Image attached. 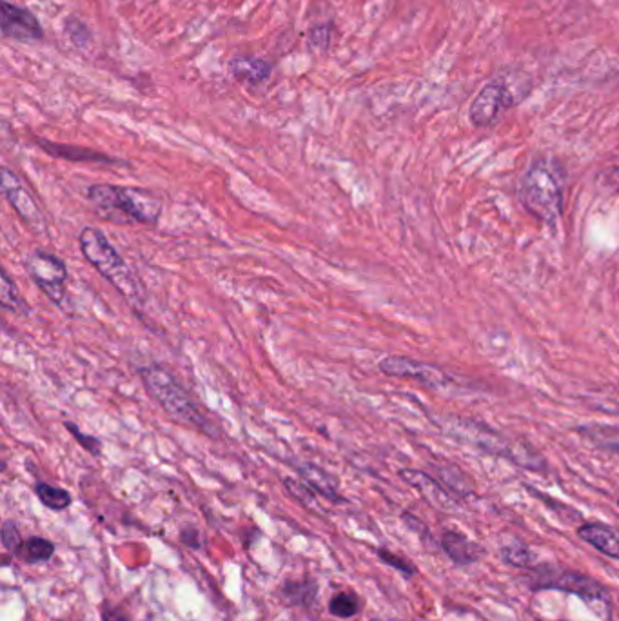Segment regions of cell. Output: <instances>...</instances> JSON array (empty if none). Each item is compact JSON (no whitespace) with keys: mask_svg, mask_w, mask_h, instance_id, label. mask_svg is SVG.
<instances>
[{"mask_svg":"<svg viewBox=\"0 0 619 621\" xmlns=\"http://www.w3.org/2000/svg\"><path fill=\"white\" fill-rule=\"evenodd\" d=\"M298 474H300L302 482L307 483L316 494H320L325 500H329V502H342L344 500L340 494V489H338V480L333 474L327 473L324 467L305 462L298 467Z\"/></svg>","mask_w":619,"mask_h":621,"instance_id":"obj_14","label":"cell"},{"mask_svg":"<svg viewBox=\"0 0 619 621\" xmlns=\"http://www.w3.org/2000/svg\"><path fill=\"white\" fill-rule=\"evenodd\" d=\"M140 376L148 395L178 424L195 427L209 436H217L206 414L198 409L186 389L178 384L175 376L160 365H148L140 369Z\"/></svg>","mask_w":619,"mask_h":621,"instance_id":"obj_4","label":"cell"},{"mask_svg":"<svg viewBox=\"0 0 619 621\" xmlns=\"http://www.w3.org/2000/svg\"><path fill=\"white\" fill-rule=\"evenodd\" d=\"M285 489L289 491V494L296 498L298 502L305 505L307 509L311 511H318V500H316V493L302 480H293V478H285Z\"/></svg>","mask_w":619,"mask_h":621,"instance_id":"obj_25","label":"cell"},{"mask_svg":"<svg viewBox=\"0 0 619 621\" xmlns=\"http://www.w3.org/2000/svg\"><path fill=\"white\" fill-rule=\"evenodd\" d=\"M229 69L231 73L235 75L236 79L247 82L251 86H260L264 84L271 73H273V66L271 62H267L266 59H260V57H253V55H240L229 62Z\"/></svg>","mask_w":619,"mask_h":621,"instance_id":"obj_17","label":"cell"},{"mask_svg":"<svg viewBox=\"0 0 619 621\" xmlns=\"http://www.w3.org/2000/svg\"><path fill=\"white\" fill-rule=\"evenodd\" d=\"M607 182L612 184V188L619 191V168L610 169L609 173H607Z\"/></svg>","mask_w":619,"mask_h":621,"instance_id":"obj_33","label":"cell"},{"mask_svg":"<svg viewBox=\"0 0 619 621\" xmlns=\"http://www.w3.org/2000/svg\"><path fill=\"white\" fill-rule=\"evenodd\" d=\"M26 271L35 282V286L39 287L55 306H64L68 267L59 257L39 249L31 253L26 260Z\"/></svg>","mask_w":619,"mask_h":621,"instance_id":"obj_7","label":"cell"},{"mask_svg":"<svg viewBox=\"0 0 619 621\" xmlns=\"http://www.w3.org/2000/svg\"><path fill=\"white\" fill-rule=\"evenodd\" d=\"M360 607H362V602L353 592L335 594L329 602V612L336 618H342V620L356 616L360 612Z\"/></svg>","mask_w":619,"mask_h":621,"instance_id":"obj_23","label":"cell"},{"mask_svg":"<svg viewBox=\"0 0 619 621\" xmlns=\"http://www.w3.org/2000/svg\"><path fill=\"white\" fill-rule=\"evenodd\" d=\"M0 188H2V195L15 209L20 220L30 227L33 233H44V218H42L35 198L31 197L26 188L20 184L19 177L8 168H2Z\"/></svg>","mask_w":619,"mask_h":621,"instance_id":"obj_10","label":"cell"},{"mask_svg":"<svg viewBox=\"0 0 619 621\" xmlns=\"http://www.w3.org/2000/svg\"><path fill=\"white\" fill-rule=\"evenodd\" d=\"M378 556H380V560L382 562L387 563L389 567H393L396 571L403 572V574H407V576H413L416 569L413 567V563L407 562L405 558L402 556H398V554H394V552L387 551V549H378Z\"/></svg>","mask_w":619,"mask_h":621,"instance_id":"obj_30","label":"cell"},{"mask_svg":"<svg viewBox=\"0 0 619 621\" xmlns=\"http://www.w3.org/2000/svg\"><path fill=\"white\" fill-rule=\"evenodd\" d=\"M576 433L585 436L596 447H600L607 453L618 454L619 456V427L616 425L589 424L580 425Z\"/></svg>","mask_w":619,"mask_h":621,"instance_id":"obj_18","label":"cell"},{"mask_svg":"<svg viewBox=\"0 0 619 621\" xmlns=\"http://www.w3.org/2000/svg\"><path fill=\"white\" fill-rule=\"evenodd\" d=\"M443 551L451 558L456 565H471L478 560H482V547L476 542L469 540L463 533L458 531H445L442 534Z\"/></svg>","mask_w":619,"mask_h":621,"instance_id":"obj_16","label":"cell"},{"mask_svg":"<svg viewBox=\"0 0 619 621\" xmlns=\"http://www.w3.org/2000/svg\"><path fill=\"white\" fill-rule=\"evenodd\" d=\"M514 104V95L502 80L489 82L472 100L471 122L476 128H487L500 119L503 111Z\"/></svg>","mask_w":619,"mask_h":621,"instance_id":"obj_9","label":"cell"},{"mask_svg":"<svg viewBox=\"0 0 619 621\" xmlns=\"http://www.w3.org/2000/svg\"><path fill=\"white\" fill-rule=\"evenodd\" d=\"M20 545H22V538H20L19 527L15 525V522L6 520L2 525V547L8 552L17 554Z\"/></svg>","mask_w":619,"mask_h":621,"instance_id":"obj_29","label":"cell"},{"mask_svg":"<svg viewBox=\"0 0 619 621\" xmlns=\"http://www.w3.org/2000/svg\"><path fill=\"white\" fill-rule=\"evenodd\" d=\"M100 614H102V620L104 621H128L122 612L115 609V607H108V605L100 611Z\"/></svg>","mask_w":619,"mask_h":621,"instance_id":"obj_32","label":"cell"},{"mask_svg":"<svg viewBox=\"0 0 619 621\" xmlns=\"http://www.w3.org/2000/svg\"><path fill=\"white\" fill-rule=\"evenodd\" d=\"M581 540L596 547L605 556L619 560V531L605 523H583L578 529Z\"/></svg>","mask_w":619,"mask_h":621,"instance_id":"obj_13","label":"cell"},{"mask_svg":"<svg viewBox=\"0 0 619 621\" xmlns=\"http://www.w3.org/2000/svg\"><path fill=\"white\" fill-rule=\"evenodd\" d=\"M79 244L84 258L108 280L111 286L117 287L120 295L124 296L129 304L135 307L144 304L146 291L140 280L100 229L84 227L80 231Z\"/></svg>","mask_w":619,"mask_h":621,"instance_id":"obj_3","label":"cell"},{"mask_svg":"<svg viewBox=\"0 0 619 621\" xmlns=\"http://www.w3.org/2000/svg\"><path fill=\"white\" fill-rule=\"evenodd\" d=\"M37 144L50 157L62 158V160H68V162H97V164H115L117 162L115 158L99 153L95 149L69 146V144H57V142L46 140V138H37Z\"/></svg>","mask_w":619,"mask_h":621,"instance_id":"obj_15","label":"cell"},{"mask_svg":"<svg viewBox=\"0 0 619 621\" xmlns=\"http://www.w3.org/2000/svg\"><path fill=\"white\" fill-rule=\"evenodd\" d=\"M400 478L407 485H411L414 491H418L423 500L431 503L436 509L454 511L458 507L456 496L438 478H434L431 474L423 473V471H418V469H403V471H400Z\"/></svg>","mask_w":619,"mask_h":621,"instance_id":"obj_12","label":"cell"},{"mask_svg":"<svg viewBox=\"0 0 619 621\" xmlns=\"http://www.w3.org/2000/svg\"><path fill=\"white\" fill-rule=\"evenodd\" d=\"M304 592H307V583H285L284 594L291 603H307V596H304ZM307 594H315V591L307 592Z\"/></svg>","mask_w":619,"mask_h":621,"instance_id":"obj_31","label":"cell"},{"mask_svg":"<svg viewBox=\"0 0 619 621\" xmlns=\"http://www.w3.org/2000/svg\"><path fill=\"white\" fill-rule=\"evenodd\" d=\"M0 30L6 39L19 40V42H33L44 39V31L40 28V22L30 10L10 4L8 0H2L0 4Z\"/></svg>","mask_w":619,"mask_h":621,"instance_id":"obj_11","label":"cell"},{"mask_svg":"<svg viewBox=\"0 0 619 621\" xmlns=\"http://www.w3.org/2000/svg\"><path fill=\"white\" fill-rule=\"evenodd\" d=\"M373 621H378V620H373Z\"/></svg>","mask_w":619,"mask_h":621,"instance_id":"obj_34","label":"cell"},{"mask_svg":"<svg viewBox=\"0 0 619 621\" xmlns=\"http://www.w3.org/2000/svg\"><path fill=\"white\" fill-rule=\"evenodd\" d=\"M436 474H438V480H440L454 496L465 498V496L472 494L474 483L469 480V476L463 473L460 467L449 464L438 465V467H436Z\"/></svg>","mask_w":619,"mask_h":621,"instance_id":"obj_19","label":"cell"},{"mask_svg":"<svg viewBox=\"0 0 619 621\" xmlns=\"http://www.w3.org/2000/svg\"><path fill=\"white\" fill-rule=\"evenodd\" d=\"M333 26L331 24H318L309 31V44L315 51H325L331 46Z\"/></svg>","mask_w":619,"mask_h":621,"instance_id":"obj_27","label":"cell"},{"mask_svg":"<svg viewBox=\"0 0 619 621\" xmlns=\"http://www.w3.org/2000/svg\"><path fill=\"white\" fill-rule=\"evenodd\" d=\"M502 560L512 567H521V569H532L536 565V554L521 545V543H512L502 549Z\"/></svg>","mask_w":619,"mask_h":621,"instance_id":"obj_24","label":"cell"},{"mask_svg":"<svg viewBox=\"0 0 619 621\" xmlns=\"http://www.w3.org/2000/svg\"><path fill=\"white\" fill-rule=\"evenodd\" d=\"M66 429L75 436V440L79 442L80 447L86 449L89 454H93V456H100L102 454V442H100L99 438H95L91 434L82 433L79 425L73 424V422H66Z\"/></svg>","mask_w":619,"mask_h":621,"instance_id":"obj_26","label":"cell"},{"mask_svg":"<svg viewBox=\"0 0 619 621\" xmlns=\"http://www.w3.org/2000/svg\"><path fill=\"white\" fill-rule=\"evenodd\" d=\"M438 424L442 425L445 433L482 449L483 453L511 460L512 464L520 465L529 471H541L545 467V460L532 445L498 433L489 425L480 424L469 418H460V416L458 418L443 416L442 420H438Z\"/></svg>","mask_w":619,"mask_h":621,"instance_id":"obj_2","label":"cell"},{"mask_svg":"<svg viewBox=\"0 0 619 621\" xmlns=\"http://www.w3.org/2000/svg\"><path fill=\"white\" fill-rule=\"evenodd\" d=\"M35 494H37L40 503L44 507H48L50 511H64L73 502L71 494L66 489L55 487V485L46 482H39L35 485Z\"/></svg>","mask_w":619,"mask_h":621,"instance_id":"obj_22","label":"cell"},{"mask_svg":"<svg viewBox=\"0 0 619 621\" xmlns=\"http://www.w3.org/2000/svg\"><path fill=\"white\" fill-rule=\"evenodd\" d=\"M520 200L531 215L545 224H554L561 217L563 195L560 182L543 164H534L521 178Z\"/></svg>","mask_w":619,"mask_h":621,"instance_id":"obj_5","label":"cell"},{"mask_svg":"<svg viewBox=\"0 0 619 621\" xmlns=\"http://www.w3.org/2000/svg\"><path fill=\"white\" fill-rule=\"evenodd\" d=\"M0 304L4 309L17 315L28 316L31 313L30 306L20 295L19 287L11 280L6 269H2V282H0Z\"/></svg>","mask_w":619,"mask_h":621,"instance_id":"obj_20","label":"cell"},{"mask_svg":"<svg viewBox=\"0 0 619 621\" xmlns=\"http://www.w3.org/2000/svg\"><path fill=\"white\" fill-rule=\"evenodd\" d=\"M531 587L532 591H561L576 594L587 602H609V591L590 578L587 574L578 571H569L558 565H534L529 574L521 578Z\"/></svg>","mask_w":619,"mask_h":621,"instance_id":"obj_6","label":"cell"},{"mask_svg":"<svg viewBox=\"0 0 619 621\" xmlns=\"http://www.w3.org/2000/svg\"><path fill=\"white\" fill-rule=\"evenodd\" d=\"M53 552H55V545L50 540L33 536L30 540L22 542L15 556L19 558L20 562L31 565V563L48 562L53 556Z\"/></svg>","mask_w":619,"mask_h":621,"instance_id":"obj_21","label":"cell"},{"mask_svg":"<svg viewBox=\"0 0 619 621\" xmlns=\"http://www.w3.org/2000/svg\"><path fill=\"white\" fill-rule=\"evenodd\" d=\"M378 369L385 376L409 378L431 389H443L452 384L451 376L447 375L438 365L420 362L409 356H385L384 360H380Z\"/></svg>","mask_w":619,"mask_h":621,"instance_id":"obj_8","label":"cell"},{"mask_svg":"<svg viewBox=\"0 0 619 621\" xmlns=\"http://www.w3.org/2000/svg\"><path fill=\"white\" fill-rule=\"evenodd\" d=\"M66 35H68L71 42L75 44V46H79V48H84L86 44H88L89 40H91V33H89L88 26L84 24V22H80L79 19H71L66 20Z\"/></svg>","mask_w":619,"mask_h":621,"instance_id":"obj_28","label":"cell"},{"mask_svg":"<svg viewBox=\"0 0 619 621\" xmlns=\"http://www.w3.org/2000/svg\"><path fill=\"white\" fill-rule=\"evenodd\" d=\"M86 198L99 217L122 226H155L164 209L157 193L133 186L93 184L86 191Z\"/></svg>","mask_w":619,"mask_h":621,"instance_id":"obj_1","label":"cell"}]
</instances>
